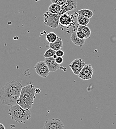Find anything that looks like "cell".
<instances>
[{
  "instance_id": "cell-1",
  "label": "cell",
  "mask_w": 116,
  "mask_h": 129,
  "mask_svg": "<svg viewBox=\"0 0 116 129\" xmlns=\"http://www.w3.org/2000/svg\"><path fill=\"white\" fill-rule=\"evenodd\" d=\"M23 86L18 81H9L0 90V101L3 104L12 106L17 104Z\"/></svg>"
},
{
  "instance_id": "cell-2",
  "label": "cell",
  "mask_w": 116,
  "mask_h": 129,
  "mask_svg": "<svg viewBox=\"0 0 116 129\" xmlns=\"http://www.w3.org/2000/svg\"><path fill=\"white\" fill-rule=\"evenodd\" d=\"M35 86L32 82L23 86L17 104L26 110L31 109L34 105L35 96Z\"/></svg>"
},
{
  "instance_id": "cell-3",
  "label": "cell",
  "mask_w": 116,
  "mask_h": 129,
  "mask_svg": "<svg viewBox=\"0 0 116 129\" xmlns=\"http://www.w3.org/2000/svg\"><path fill=\"white\" fill-rule=\"evenodd\" d=\"M8 114L12 119L19 124H25L30 120L31 112L30 110H26L18 104L11 106Z\"/></svg>"
},
{
  "instance_id": "cell-4",
  "label": "cell",
  "mask_w": 116,
  "mask_h": 129,
  "mask_svg": "<svg viewBox=\"0 0 116 129\" xmlns=\"http://www.w3.org/2000/svg\"><path fill=\"white\" fill-rule=\"evenodd\" d=\"M61 16L60 14H54L46 12L43 15L44 24L52 29H57L59 25V19Z\"/></svg>"
},
{
  "instance_id": "cell-5",
  "label": "cell",
  "mask_w": 116,
  "mask_h": 129,
  "mask_svg": "<svg viewBox=\"0 0 116 129\" xmlns=\"http://www.w3.org/2000/svg\"><path fill=\"white\" fill-rule=\"evenodd\" d=\"M34 69L37 75L43 78H47L50 74L49 69L44 61L37 62L34 66Z\"/></svg>"
},
{
  "instance_id": "cell-6",
  "label": "cell",
  "mask_w": 116,
  "mask_h": 129,
  "mask_svg": "<svg viewBox=\"0 0 116 129\" xmlns=\"http://www.w3.org/2000/svg\"><path fill=\"white\" fill-rule=\"evenodd\" d=\"M43 129H65V126L59 119H49L45 121Z\"/></svg>"
},
{
  "instance_id": "cell-7",
  "label": "cell",
  "mask_w": 116,
  "mask_h": 129,
  "mask_svg": "<svg viewBox=\"0 0 116 129\" xmlns=\"http://www.w3.org/2000/svg\"><path fill=\"white\" fill-rule=\"evenodd\" d=\"M85 64L83 59H75L69 64V67L73 74L78 76Z\"/></svg>"
},
{
  "instance_id": "cell-8",
  "label": "cell",
  "mask_w": 116,
  "mask_h": 129,
  "mask_svg": "<svg viewBox=\"0 0 116 129\" xmlns=\"http://www.w3.org/2000/svg\"><path fill=\"white\" fill-rule=\"evenodd\" d=\"M93 72V68L91 64H86L78 75V77L83 80H89L92 77Z\"/></svg>"
},
{
  "instance_id": "cell-9",
  "label": "cell",
  "mask_w": 116,
  "mask_h": 129,
  "mask_svg": "<svg viewBox=\"0 0 116 129\" xmlns=\"http://www.w3.org/2000/svg\"><path fill=\"white\" fill-rule=\"evenodd\" d=\"M78 6L77 0H67L66 4L62 6L61 10L60 12L61 15L66 13L68 12L75 10Z\"/></svg>"
},
{
  "instance_id": "cell-10",
  "label": "cell",
  "mask_w": 116,
  "mask_h": 129,
  "mask_svg": "<svg viewBox=\"0 0 116 129\" xmlns=\"http://www.w3.org/2000/svg\"><path fill=\"white\" fill-rule=\"evenodd\" d=\"M74 16L67 13L62 15L59 19V24L63 26L68 27L73 23Z\"/></svg>"
},
{
  "instance_id": "cell-11",
  "label": "cell",
  "mask_w": 116,
  "mask_h": 129,
  "mask_svg": "<svg viewBox=\"0 0 116 129\" xmlns=\"http://www.w3.org/2000/svg\"><path fill=\"white\" fill-rule=\"evenodd\" d=\"M45 62L48 66L50 72H54L60 69L61 67L60 64H58L56 61L55 59L52 57H48V58H45L44 60Z\"/></svg>"
},
{
  "instance_id": "cell-12",
  "label": "cell",
  "mask_w": 116,
  "mask_h": 129,
  "mask_svg": "<svg viewBox=\"0 0 116 129\" xmlns=\"http://www.w3.org/2000/svg\"><path fill=\"white\" fill-rule=\"evenodd\" d=\"M70 40L74 45L82 47L85 44L86 39H82L80 38L76 35V31H73L71 34Z\"/></svg>"
},
{
  "instance_id": "cell-13",
  "label": "cell",
  "mask_w": 116,
  "mask_h": 129,
  "mask_svg": "<svg viewBox=\"0 0 116 129\" xmlns=\"http://www.w3.org/2000/svg\"><path fill=\"white\" fill-rule=\"evenodd\" d=\"M63 46V41L61 37H58L56 41L53 43H50L49 47L56 51L62 48Z\"/></svg>"
},
{
  "instance_id": "cell-14",
  "label": "cell",
  "mask_w": 116,
  "mask_h": 129,
  "mask_svg": "<svg viewBox=\"0 0 116 129\" xmlns=\"http://www.w3.org/2000/svg\"><path fill=\"white\" fill-rule=\"evenodd\" d=\"M62 7L56 3H52L51 4L48 8V12L51 13L57 14H59L61 10Z\"/></svg>"
},
{
  "instance_id": "cell-15",
  "label": "cell",
  "mask_w": 116,
  "mask_h": 129,
  "mask_svg": "<svg viewBox=\"0 0 116 129\" xmlns=\"http://www.w3.org/2000/svg\"><path fill=\"white\" fill-rule=\"evenodd\" d=\"M78 15H81L83 16H85L88 18H91L92 16H93V12L88 9H83L77 12Z\"/></svg>"
},
{
  "instance_id": "cell-16",
  "label": "cell",
  "mask_w": 116,
  "mask_h": 129,
  "mask_svg": "<svg viewBox=\"0 0 116 129\" xmlns=\"http://www.w3.org/2000/svg\"><path fill=\"white\" fill-rule=\"evenodd\" d=\"M76 21L80 25L86 26L89 23L90 19L83 16L78 15L77 17Z\"/></svg>"
},
{
  "instance_id": "cell-17",
  "label": "cell",
  "mask_w": 116,
  "mask_h": 129,
  "mask_svg": "<svg viewBox=\"0 0 116 129\" xmlns=\"http://www.w3.org/2000/svg\"><path fill=\"white\" fill-rule=\"evenodd\" d=\"M58 36L57 35L53 32H50L48 33L46 36V41L49 43H52L56 41Z\"/></svg>"
},
{
  "instance_id": "cell-18",
  "label": "cell",
  "mask_w": 116,
  "mask_h": 129,
  "mask_svg": "<svg viewBox=\"0 0 116 129\" xmlns=\"http://www.w3.org/2000/svg\"><path fill=\"white\" fill-rule=\"evenodd\" d=\"M77 31H81L83 32L87 36V38H88L90 37L91 35V30L89 27L86 26L80 25L78 27Z\"/></svg>"
},
{
  "instance_id": "cell-19",
  "label": "cell",
  "mask_w": 116,
  "mask_h": 129,
  "mask_svg": "<svg viewBox=\"0 0 116 129\" xmlns=\"http://www.w3.org/2000/svg\"><path fill=\"white\" fill-rule=\"evenodd\" d=\"M55 54H56V51L50 48L45 51L43 56L45 58H48V57H53V56Z\"/></svg>"
},
{
  "instance_id": "cell-20",
  "label": "cell",
  "mask_w": 116,
  "mask_h": 129,
  "mask_svg": "<svg viewBox=\"0 0 116 129\" xmlns=\"http://www.w3.org/2000/svg\"><path fill=\"white\" fill-rule=\"evenodd\" d=\"M76 35L81 39H87L86 35L83 32L81 31H76Z\"/></svg>"
},
{
  "instance_id": "cell-21",
  "label": "cell",
  "mask_w": 116,
  "mask_h": 129,
  "mask_svg": "<svg viewBox=\"0 0 116 129\" xmlns=\"http://www.w3.org/2000/svg\"><path fill=\"white\" fill-rule=\"evenodd\" d=\"M56 62L59 64H62L64 62V59L62 57H57L55 59Z\"/></svg>"
},
{
  "instance_id": "cell-22",
  "label": "cell",
  "mask_w": 116,
  "mask_h": 129,
  "mask_svg": "<svg viewBox=\"0 0 116 129\" xmlns=\"http://www.w3.org/2000/svg\"><path fill=\"white\" fill-rule=\"evenodd\" d=\"M64 54H65L63 50H62L61 49L58 50L56 51V55L58 57H63V56L64 55Z\"/></svg>"
},
{
  "instance_id": "cell-23",
  "label": "cell",
  "mask_w": 116,
  "mask_h": 129,
  "mask_svg": "<svg viewBox=\"0 0 116 129\" xmlns=\"http://www.w3.org/2000/svg\"><path fill=\"white\" fill-rule=\"evenodd\" d=\"M66 1L67 0H57L56 3L62 7L66 4Z\"/></svg>"
},
{
  "instance_id": "cell-24",
  "label": "cell",
  "mask_w": 116,
  "mask_h": 129,
  "mask_svg": "<svg viewBox=\"0 0 116 129\" xmlns=\"http://www.w3.org/2000/svg\"><path fill=\"white\" fill-rule=\"evenodd\" d=\"M0 129H6L5 126L1 123H0Z\"/></svg>"
},
{
  "instance_id": "cell-25",
  "label": "cell",
  "mask_w": 116,
  "mask_h": 129,
  "mask_svg": "<svg viewBox=\"0 0 116 129\" xmlns=\"http://www.w3.org/2000/svg\"><path fill=\"white\" fill-rule=\"evenodd\" d=\"M40 92V89L39 88H36L35 89V93H39Z\"/></svg>"
},
{
  "instance_id": "cell-26",
  "label": "cell",
  "mask_w": 116,
  "mask_h": 129,
  "mask_svg": "<svg viewBox=\"0 0 116 129\" xmlns=\"http://www.w3.org/2000/svg\"><path fill=\"white\" fill-rule=\"evenodd\" d=\"M52 3H56L57 0H50Z\"/></svg>"
},
{
  "instance_id": "cell-27",
  "label": "cell",
  "mask_w": 116,
  "mask_h": 129,
  "mask_svg": "<svg viewBox=\"0 0 116 129\" xmlns=\"http://www.w3.org/2000/svg\"><path fill=\"white\" fill-rule=\"evenodd\" d=\"M57 57H58V56H57V55L55 54V55H54L53 56V58H54L55 59H56V58Z\"/></svg>"
}]
</instances>
